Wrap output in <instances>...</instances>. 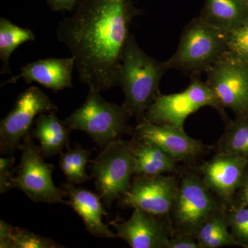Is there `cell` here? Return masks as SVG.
Instances as JSON below:
<instances>
[{"label":"cell","instance_id":"obj_14","mask_svg":"<svg viewBox=\"0 0 248 248\" xmlns=\"http://www.w3.org/2000/svg\"><path fill=\"white\" fill-rule=\"evenodd\" d=\"M156 217L135 208L129 219H116L110 224L115 228L117 237L123 239L130 247L166 248L172 236Z\"/></svg>","mask_w":248,"mask_h":248},{"label":"cell","instance_id":"obj_18","mask_svg":"<svg viewBox=\"0 0 248 248\" xmlns=\"http://www.w3.org/2000/svg\"><path fill=\"white\" fill-rule=\"evenodd\" d=\"M35 128L31 135L40 142V148L45 157L55 156L63 153L68 147L71 129L59 120L56 112H45L37 116Z\"/></svg>","mask_w":248,"mask_h":248},{"label":"cell","instance_id":"obj_9","mask_svg":"<svg viewBox=\"0 0 248 248\" xmlns=\"http://www.w3.org/2000/svg\"><path fill=\"white\" fill-rule=\"evenodd\" d=\"M58 110L57 106L38 87L31 86L18 95L12 110L0 123V146L3 154L13 155L31 133L36 117Z\"/></svg>","mask_w":248,"mask_h":248},{"label":"cell","instance_id":"obj_27","mask_svg":"<svg viewBox=\"0 0 248 248\" xmlns=\"http://www.w3.org/2000/svg\"><path fill=\"white\" fill-rule=\"evenodd\" d=\"M15 157L10 155L6 158H0V193L4 194L13 188L12 181L14 179L13 166Z\"/></svg>","mask_w":248,"mask_h":248},{"label":"cell","instance_id":"obj_16","mask_svg":"<svg viewBox=\"0 0 248 248\" xmlns=\"http://www.w3.org/2000/svg\"><path fill=\"white\" fill-rule=\"evenodd\" d=\"M63 189L68 197L67 204L82 218L86 230L93 236L98 238H116L103 222V217L107 213L102 203V199L87 189L75 187L73 184H66Z\"/></svg>","mask_w":248,"mask_h":248},{"label":"cell","instance_id":"obj_11","mask_svg":"<svg viewBox=\"0 0 248 248\" xmlns=\"http://www.w3.org/2000/svg\"><path fill=\"white\" fill-rule=\"evenodd\" d=\"M179 184L174 176L135 175L120 199L125 208H138L155 217L171 213Z\"/></svg>","mask_w":248,"mask_h":248},{"label":"cell","instance_id":"obj_22","mask_svg":"<svg viewBox=\"0 0 248 248\" xmlns=\"http://www.w3.org/2000/svg\"><path fill=\"white\" fill-rule=\"evenodd\" d=\"M1 248H63L53 240L36 234L24 228H17L1 220L0 221Z\"/></svg>","mask_w":248,"mask_h":248},{"label":"cell","instance_id":"obj_25","mask_svg":"<svg viewBox=\"0 0 248 248\" xmlns=\"http://www.w3.org/2000/svg\"><path fill=\"white\" fill-rule=\"evenodd\" d=\"M227 213L228 226L237 246L248 248V206L232 205Z\"/></svg>","mask_w":248,"mask_h":248},{"label":"cell","instance_id":"obj_2","mask_svg":"<svg viewBox=\"0 0 248 248\" xmlns=\"http://www.w3.org/2000/svg\"><path fill=\"white\" fill-rule=\"evenodd\" d=\"M168 70L166 62L145 53L135 35L130 34L122 55L117 86L123 90V105L139 123L144 119L148 107L161 94L160 82Z\"/></svg>","mask_w":248,"mask_h":248},{"label":"cell","instance_id":"obj_8","mask_svg":"<svg viewBox=\"0 0 248 248\" xmlns=\"http://www.w3.org/2000/svg\"><path fill=\"white\" fill-rule=\"evenodd\" d=\"M22 152L17 177L12 181L13 188L19 189L35 202L67 203L66 191L55 186L52 178L54 166L47 164L40 147L36 146L31 133L19 146Z\"/></svg>","mask_w":248,"mask_h":248},{"label":"cell","instance_id":"obj_19","mask_svg":"<svg viewBox=\"0 0 248 248\" xmlns=\"http://www.w3.org/2000/svg\"><path fill=\"white\" fill-rule=\"evenodd\" d=\"M135 140L130 142L135 159V175H160L177 171V160L151 143Z\"/></svg>","mask_w":248,"mask_h":248},{"label":"cell","instance_id":"obj_7","mask_svg":"<svg viewBox=\"0 0 248 248\" xmlns=\"http://www.w3.org/2000/svg\"><path fill=\"white\" fill-rule=\"evenodd\" d=\"M199 174L187 173L182 177L171 210L177 234L194 235L224 204L214 196Z\"/></svg>","mask_w":248,"mask_h":248},{"label":"cell","instance_id":"obj_24","mask_svg":"<svg viewBox=\"0 0 248 248\" xmlns=\"http://www.w3.org/2000/svg\"><path fill=\"white\" fill-rule=\"evenodd\" d=\"M90 155L91 152L80 146L60 154V168L70 184H82L91 179L86 172Z\"/></svg>","mask_w":248,"mask_h":248},{"label":"cell","instance_id":"obj_13","mask_svg":"<svg viewBox=\"0 0 248 248\" xmlns=\"http://www.w3.org/2000/svg\"><path fill=\"white\" fill-rule=\"evenodd\" d=\"M135 138L151 143L179 161H192L205 148L200 140L190 138L184 130L169 124L140 122L135 130Z\"/></svg>","mask_w":248,"mask_h":248},{"label":"cell","instance_id":"obj_15","mask_svg":"<svg viewBox=\"0 0 248 248\" xmlns=\"http://www.w3.org/2000/svg\"><path fill=\"white\" fill-rule=\"evenodd\" d=\"M76 66L73 57L67 58H46L31 62L20 68V73L11 76L1 84H16L18 80L24 79L27 84L36 82L54 92L73 87L72 79Z\"/></svg>","mask_w":248,"mask_h":248},{"label":"cell","instance_id":"obj_12","mask_svg":"<svg viewBox=\"0 0 248 248\" xmlns=\"http://www.w3.org/2000/svg\"><path fill=\"white\" fill-rule=\"evenodd\" d=\"M248 160L217 153L200 168V176L209 190L222 203L230 204L244 182Z\"/></svg>","mask_w":248,"mask_h":248},{"label":"cell","instance_id":"obj_3","mask_svg":"<svg viewBox=\"0 0 248 248\" xmlns=\"http://www.w3.org/2000/svg\"><path fill=\"white\" fill-rule=\"evenodd\" d=\"M228 53L226 33L196 17L183 31L175 53L166 61L169 69L190 77L206 73Z\"/></svg>","mask_w":248,"mask_h":248},{"label":"cell","instance_id":"obj_30","mask_svg":"<svg viewBox=\"0 0 248 248\" xmlns=\"http://www.w3.org/2000/svg\"><path fill=\"white\" fill-rule=\"evenodd\" d=\"M241 204L240 205L248 206V176H245L244 182L241 187Z\"/></svg>","mask_w":248,"mask_h":248},{"label":"cell","instance_id":"obj_5","mask_svg":"<svg viewBox=\"0 0 248 248\" xmlns=\"http://www.w3.org/2000/svg\"><path fill=\"white\" fill-rule=\"evenodd\" d=\"M89 162L98 195L104 205L110 208L128 190L135 174L131 143L120 139L109 142Z\"/></svg>","mask_w":248,"mask_h":248},{"label":"cell","instance_id":"obj_26","mask_svg":"<svg viewBox=\"0 0 248 248\" xmlns=\"http://www.w3.org/2000/svg\"><path fill=\"white\" fill-rule=\"evenodd\" d=\"M226 35L228 53L248 64V22Z\"/></svg>","mask_w":248,"mask_h":248},{"label":"cell","instance_id":"obj_21","mask_svg":"<svg viewBox=\"0 0 248 248\" xmlns=\"http://www.w3.org/2000/svg\"><path fill=\"white\" fill-rule=\"evenodd\" d=\"M33 31L22 28L11 22L5 17L0 19V60L1 75L11 74L10 58L15 50L23 44L35 40Z\"/></svg>","mask_w":248,"mask_h":248},{"label":"cell","instance_id":"obj_6","mask_svg":"<svg viewBox=\"0 0 248 248\" xmlns=\"http://www.w3.org/2000/svg\"><path fill=\"white\" fill-rule=\"evenodd\" d=\"M205 107L214 108L226 119L224 108L206 81H202L200 76H192L188 87L182 92L159 94L155 98L147 109L143 120L169 124L184 130L187 117Z\"/></svg>","mask_w":248,"mask_h":248},{"label":"cell","instance_id":"obj_28","mask_svg":"<svg viewBox=\"0 0 248 248\" xmlns=\"http://www.w3.org/2000/svg\"><path fill=\"white\" fill-rule=\"evenodd\" d=\"M166 248H200V246L194 235L180 233L171 236Z\"/></svg>","mask_w":248,"mask_h":248},{"label":"cell","instance_id":"obj_29","mask_svg":"<svg viewBox=\"0 0 248 248\" xmlns=\"http://www.w3.org/2000/svg\"><path fill=\"white\" fill-rule=\"evenodd\" d=\"M52 11L55 12H71L76 9L78 0H46Z\"/></svg>","mask_w":248,"mask_h":248},{"label":"cell","instance_id":"obj_31","mask_svg":"<svg viewBox=\"0 0 248 248\" xmlns=\"http://www.w3.org/2000/svg\"><path fill=\"white\" fill-rule=\"evenodd\" d=\"M241 1H244V3H246V4L248 5V0H241Z\"/></svg>","mask_w":248,"mask_h":248},{"label":"cell","instance_id":"obj_20","mask_svg":"<svg viewBox=\"0 0 248 248\" xmlns=\"http://www.w3.org/2000/svg\"><path fill=\"white\" fill-rule=\"evenodd\" d=\"M228 228L226 211L223 208L212 215L196 233L200 248L237 246Z\"/></svg>","mask_w":248,"mask_h":248},{"label":"cell","instance_id":"obj_17","mask_svg":"<svg viewBox=\"0 0 248 248\" xmlns=\"http://www.w3.org/2000/svg\"><path fill=\"white\" fill-rule=\"evenodd\" d=\"M200 17L228 33L248 22V5L241 0H205Z\"/></svg>","mask_w":248,"mask_h":248},{"label":"cell","instance_id":"obj_10","mask_svg":"<svg viewBox=\"0 0 248 248\" xmlns=\"http://www.w3.org/2000/svg\"><path fill=\"white\" fill-rule=\"evenodd\" d=\"M206 83L222 107L248 114V64L230 53L206 72Z\"/></svg>","mask_w":248,"mask_h":248},{"label":"cell","instance_id":"obj_1","mask_svg":"<svg viewBox=\"0 0 248 248\" xmlns=\"http://www.w3.org/2000/svg\"><path fill=\"white\" fill-rule=\"evenodd\" d=\"M140 14L135 0H80L59 23L57 37L74 58L81 83L100 92L117 86L130 24Z\"/></svg>","mask_w":248,"mask_h":248},{"label":"cell","instance_id":"obj_23","mask_svg":"<svg viewBox=\"0 0 248 248\" xmlns=\"http://www.w3.org/2000/svg\"><path fill=\"white\" fill-rule=\"evenodd\" d=\"M216 148L217 153L248 160V114L228 124Z\"/></svg>","mask_w":248,"mask_h":248},{"label":"cell","instance_id":"obj_4","mask_svg":"<svg viewBox=\"0 0 248 248\" xmlns=\"http://www.w3.org/2000/svg\"><path fill=\"white\" fill-rule=\"evenodd\" d=\"M132 117L123 104L107 102L100 91L89 89L84 104L63 121L71 130L87 133L104 148L109 142L129 133V119Z\"/></svg>","mask_w":248,"mask_h":248}]
</instances>
